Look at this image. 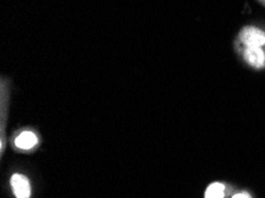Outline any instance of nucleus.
I'll list each match as a JSON object with an SVG mask.
<instances>
[{
	"mask_svg": "<svg viewBox=\"0 0 265 198\" xmlns=\"http://www.w3.org/2000/svg\"><path fill=\"white\" fill-rule=\"evenodd\" d=\"M239 40L246 48H261L265 46V32L254 26L242 28Z\"/></svg>",
	"mask_w": 265,
	"mask_h": 198,
	"instance_id": "nucleus-1",
	"label": "nucleus"
},
{
	"mask_svg": "<svg viewBox=\"0 0 265 198\" xmlns=\"http://www.w3.org/2000/svg\"><path fill=\"white\" fill-rule=\"evenodd\" d=\"M11 186L15 196L17 198H30L31 188L30 182L25 176L16 174L11 178Z\"/></svg>",
	"mask_w": 265,
	"mask_h": 198,
	"instance_id": "nucleus-2",
	"label": "nucleus"
},
{
	"mask_svg": "<svg viewBox=\"0 0 265 198\" xmlns=\"http://www.w3.org/2000/svg\"><path fill=\"white\" fill-rule=\"evenodd\" d=\"M244 58L247 64L253 68H263L265 66V52L261 48H246L244 51Z\"/></svg>",
	"mask_w": 265,
	"mask_h": 198,
	"instance_id": "nucleus-3",
	"label": "nucleus"
},
{
	"mask_svg": "<svg viewBox=\"0 0 265 198\" xmlns=\"http://www.w3.org/2000/svg\"><path fill=\"white\" fill-rule=\"evenodd\" d=\"M38 142L36 134L33 132H23L16 138V146L22 150H30Z\"/></svg>",
	"mask_w": 265,
	"mask_h": 198,
	"instance_id": "nucleus-4",
	"label": "nucleus"
},
{
	"mask_svg": "<svg viewBox=\"0 0 265 198\" xmlns=\"http://www.w3.org/2000/svg\"><path fill=\"white\" fill-rule=\"evenodd\" d=\"M225 196V185L221 183H213L205 192V198H223Z\"/></svg>",
	"mask_w": 265,
	"mask_h": 198,
	"instance_id": "nucleus-5",
	"label": "nucleus"
},
{
	"mask_svg": "<svg viewBox=\"0 0 265 198\" xmlns=\"http://www.w3.org/2000/svg\"><path fill=\"white\" fill-rule=\"evenodd\" d=\"M232 198H251L250 194H246V192H240V194H234Z\"/></svg>",
	"mask_w": 265,
	"mask_h": 198,
	"instance_id": "nucleus-6",
	"label": "nucleus"
}]
</instances>
